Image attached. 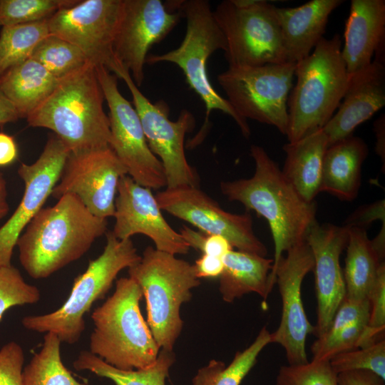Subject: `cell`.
Segmentation results:
<instances>
[{
	"mask_svg": "<svg viewBox=\"0 0 385 385\" xmlns=\"http://www.w3.org/2000/svg\"><path fill=\"white\" fill-rule=\"evenodd\" d=\"M280 258L273 274L282 299V316L278 328L270 334V343L285 351L289 365L307 363V337L314 327L309 322L302 299V284L306 274L314 269L312 250L306 241L297 244Z\"/></svg>",
	"mask_w": 385,
	"mask_h": 385,
	"instance_id": "cell-16",
	"label": "cell"
},
{
	"mask_svg": "<svg viewBox=\"0 0 385 385\" xmlns=\"http://www.w3.org/2000/svg\"><path fill=\"white\" fill-rule=\"evenodd\" d=\"M77 0H0V26L46 20Z\"/></svg>",
	"mask_w": 385,
	"mask_h": 385,
	"instance_id": "cell-34",
	"label": "cell"
},
{
	"mask_svg": "<svg viewBox=\"0 0 385 385\" xmlns=\"http://www.w3.org/2000/svg\"><path fill=\"white\" fill-rule=\"evenodd\" d=\"M384 200L372 204L363 205L351 214L346 220L345 226L357 227L366 230L375 220H379L385 224Z\"/></svg>",
	"mask_w": 385,
	"mask_h": 385,
	"instance_id": "cell-42",
	"label": "cell"
},
{
	"mask_svg": "<svg viewBox=\"0 0 385 385\" xmlns=\"http://www.w3.org/2000/svg\"><path fill=\"white\" fill-rule=\"evenodd\" d=\"M276 385H338L337 374L329 361L312 360L302 364L282 366Z\"/></svg>",
	"mask_w": 385,
	"mask_h": 385,
	"instance_id": "cell-37",
	"label": "cell"
},
{
	"mask_svg": "<svg viewBox=\"0 0 385 385\" xmlns=\"http://www.w3.org/2000/svg\"><path fill=\"white\" fill-rule=\"evenodd\" d=\"M348 227L317 222L310 229L306 242L314 260L317 321L314 333L321 337L329 329L333 317L346 295L343 270L339 257L346 248Z\"/></svg>",
	"mask_w": 385,
	"mask_h": 385,
	"instance_id": "cell-20",
	"label": "cell"
},
{
	"mask_svg": "<svg viewBox=\"0 0 385 385\" xmlns=\"http://www.w3.org/2000/svg\"><path fill=\"white\" fill-rule=\"evenodd\" d=\"M295 67L296 63L291 62L229 66L217 76V81L241 118L273 125L286 135L287 100Z\"/></svg>",
	"mask_w": 385,
	"mask_h": 385,
	"instance_id": "cell-10",
	"label": "cell"
},
{
	"mask_svg": "<svg viewBox=\"0 0 385 385\" xmlns=\"http://www.w3.org/2000/svg\"><path fill=\"white\" fill-rule=\"evenodd\" d=\"M18 156V148L13 136L0 133V167L14 163Z\"/></svg>",
	"mask_w": 385,
	"mask_h": 385,
	"instance_id": "cell-45",
	"label": "cell"
},
{
	"mask_svg": "<svg viewBox=\"0 0 385 385\" xmlns=\"http://www.w3.org/2000/svg\"><path fill=\"white\" fill-rule=\"evenodd\" d=\"M127 170L110 147L70 152L51 195L77 196L95 216L113 217L120 179Z\"/></svg>",
	"mask_w": 385,
	"mask_h": 385,
	"instance_id": "cell-15",
	"label": "cell"
},
{
	"mask_svg": "<svg viewBox=\"0 0 385 385\" xmlns=\"http://www.w3.org/2000/svg\"><path fill=\"white\" fill-rule=\"evenodd\" d=\"M250 155L255 165L253 175L222 181L220 190L229 200L255 211L269 224L274 245L268 279L271 292L275 284L273 274L283 253L306 241L310 229L317 222V205L315 201L309 202L302 198L262 147L252 145Z\"/></svg>",
	"mask_w": 385,
	"mask_h": 385,
	"instance_id": "cell-1",
	"label": "cell"
},
{
	"mask_svg": "<svg viewBox=\"0 0 385 385\" xmlns=\"http://www.w3.org/2000/svg\"><path fill=\"white\" fill-rule=\"evenodd\" d=\"M24 354L21 346L10 342L0 349V385H24Z\"/></svg>",
	"mask_w": 385,
	"mask_h": 385,
	"instance_id": "cell-40",
	"label": "cell"
},
{
	"mask_svg": "<svg viewBox=\"0 0 385 385\" xmlns=\"http://www.w3.org/2000/svg\"><path fill=\"white\" fill-rule=\"evenodd\" d=\"M110 71L123 80L131 93L148 144L163 167L166 188L198 186L197 173L189 165L184 149L185 134L195 125L192 114L183 111L177 120H171L168 105L163 101L151 103L117 60Z\"/></svg>",
	"mask_w": 385,
	"mask_h": 385,
	"instance_id": "cell-11",
	"label": "cell"
},
{
	"mask_svg": "<svg viewBox=\"0 0 385 385\" xmlns=\"http://www.w3.org/2000/svg\"><path fill=\"white\" fill-rule=\"evenodd\" d=\"M385 106V63L373 60L350 75L349 83L335 114L322 128L328 146L353 135L358 125Z\"/></svg>",
	"mask_w": 385,
	"mask_h": 385,
	"instance_id": "cell-21",
	"label": "cell"
},
{
	"mask_svg": "<svg viewBox=\"0 0 385 385\" xmlns=\"http://www.w3.org/2000/svg\"><path fill=\"white\" fill-rule=\"evenodd\" d=\"M368 322H359L332 334H324L311 346L312 359L329 361L335 355L360 347Z\"/></svg>",
	"mask_w": 385,
	"mask_h": 385,
	"instance_id": "cell-38",
	"label": "cell"
},
{
	"mask_svg": "<svg viewBox=\"0 0 385 385\" xmlns=\"http://www.w3.org/2000/svg\"><path fill=\"white\" fill-rule=\"evenodd\" d=\"M107 226V219L93 215L77 196L63 195L41 208L19 236V262L33 279L47 278L81 258Z\"/></svg>",
	"mask_w": 385,
	"mask_h": 385,
	"instance_id": "cell-2",
	"label": "cell"
},
{
	"mask_svg": "<svg viewBox=\"0 0 385 385\" xmlns=\"http://www.w3.org/2000/svg\"><path fill=\"white\" fill-rule=\"evenodd\" d=\"M128 274L145 299L146 322L158 346L173 351L183 327L180 307L190 300L191 289L200 284L195 266L148 246L139 262L128 268Z\"/></svg>",
	"mask_w": 385,
	"mask_h": 385,
	"instance_id": "cell-7",
	"label": "cell"
},
{
	"mask_svg": "<svg viewBox=\"0 0 385 385\" xmlns=\"http://www.w3.org/2000/svg\"><path fill=\"white\" fill-rule=\"evenodd\" d=\"M7 195L6 180L4 173L0 172V220L4 217L9 211Z\"/></svg>",
	"mask_w": 385,
	"mask_h": 385,
	"instance_id": "cell-48",
	"label": "cell"
},
{
	"mask_svg": "<svg viewBox=\"0 0 385 385\" xmlns=\"http://www.w3.org/2000/svg\"><path fill=\"white\" fill-rule=\"evenodd\" d=\"M19 118L15 106L0 90V126L16 122Z\"/></svg>",
	"mask_w": 385,
	"mask_h": 385,
	"instance_id": "cell-46",
	"label": "cell"
},
{
	"mask_svg": "<svg viewBox=\"0 0 385 385\" xmlns=\"http://www.w3.org/2000/svg\"><path fill=\"white\" fill-rule=\"evenodd\" d=\"M106 244L103 252L91 260L86 270L77 277L71 294L57 310L23 318L27 329L55 334L61 342H77L85 330L84 315L93 304L103 299L118 273L139 262L141 256L131 239L118 240L112 231L106 233Z\"/></svg>",
	"mask_w": 385,
	"mask_h": 385,
	"instance_id": "cell-8",
	"label": "cell"
},
{
	"mask_svg": "<svg viewBox=\"0 0 385 385\" xmlns=\"http://www.w3.org/2000/svg\"><path fill=\"white\" fill-rule=\"evenodd\" d=\"M179 232L190 247H193L205 255L223 258L233 250L230 242L221 235H207L200 231H195L185 225Z\"/></svg>",
	"mask_w": 385,
	"mask_h": 385,
	"instance_id": "cell-41",
	"label": "cell"
},
{
	"mask_svg": "<svg viewBox=\"0 0 385 385\" xmlns=\"http://www.w3.org/2000/svg\"><path fill=\"white\" fill-rule=\"evenodd\" d=\"M161 209L207 235L225 237L239 251L265 257L267 250L255 235L249 212L233 214L198 186L166 188L155 195Z\"/></svg>",
	"mask_w": 385,
	"mask_h": 385,
	"instance_id": "cell-13",
	"label": "cell"
},
{
	"mask_svg": "<svg viewBox=\"0 0 385 385\" xmlns=\"http://www.w3.org/2000/svg\"><path fill=\"white\" fill-rule=\"evenodd\" d=\"M49 34L48 19L3 26L0 32V77L30 58L38 43Z\"/></svg>",
	"mask_w": 385,
	"mask_h": 385,
	"instance_id": "cell-32",
	"label": "cell"
},
{
	"mask_svg": "<svg viewBox=\"0 0 385 385\" xmlns=\"http://www.w3.org/2000/svg\"><path fill=\"white\" fill-rule=\"evenodd\" d=\"M104 100L96 66L88 62L59 80L26 119L29 126L52 130L70 152L110 147Z\"/></svg>",
	"mask_w": 385,
	"mask_h": 385,
	"instance_id": "cell-3",
	"label": "cell"
},
{
	"mask_svg": "<svg viewBox=\"0 0 385 385\" xmlns=\"http://www.w3.org/2000/svg\"><path fill=\"white\" fill-rule=\"evenodd\" d=\"M175 361L173 351L161 349L151 365L141 369L124 371L106 363L90 351H81L73 363L77 371L86 370L111 380L115 385H165L169 371Z\"/></svg>",
	"mask_w": 385,
	"mask_h": 385,
	"instance_id": "cell-29",
	"label": "cell"
},
{
	"mask_svg": "<svg viewBox=\"0 0 385 385\" xmlns=\"http://www.w3.org/2000/svg\"><path fill=\"white\" fill-rule=\"evenodd\" d=\"M183 18L160 0H123V9L113 42L115 59L139 87L150 47L163 40Z\"/></svg>",
	"mask_w": 385,
	"mask_h": 385,
	"instance_id": "cell-17",
	"label": "cell"
},
{
	"mask_svg": "<svg viewBox=\"0 0 385 385\" xmlns=\"http://www.w3.org/2000/svg\"><path fill=\"white\" fill-rule=\"evenodd\" d=\"M384 381L369 370H353L337 374L338 385H384Z\"/></svg>",
	"mask_w": 385,
	"mask_h": 385,
	"instance_id": "cell-43",
	"label": "cell"
},
{
	"mask_svg": "<svg viewBox=\"0 0 385 385\" xmlns=\"http://www.w3.org/2000/svg\"><path fill=\"white\" fill-rule=\"evenodd\" d=\"M122 9L123 0H77L48 19L49 32L76 46L96 67L110 71Z\"/></svg>",
	"mask_w": 385,
	"mask_h": 385,
	"instance_id": "cell-14",
	"label": "cell"
},
{
	"mask_svg": "<svg viewBox=\"0 0 385 385\" xmlns=\"http://www.w3.org/2000/svg\"><path fill=\"white\" fill-rule=\"evenodd\" d=\"M179 9L186 19V31L180 45L162 54L148 55L146 63L153 65L169 62L177 65L183 72L186 82L202 101L206 114L202 127L191 142V147L204 138L208 119L213 110L230 115L238 125L242 134L248 138L251 135L247 120L241 118L228 101L214 88L209 79L207 62L217 50L225 51L226 40L219 27L207 0L181 1Z\"/></svg>",
	"mask_w": 385,
	"mask_h": 385,
	"instance_id": "cell-6",
	"label": "cell"
},
{
	"mask_svg": "<svg viewBox=\"0 0 385 385\" xmlns=\"http://www.w3.org/2000/svg\"><path fill=\"white\" fill-rule=\"evenodd\" d=\"M194 266L199 279L220 277L224 269L223 258L202 254Z\"/></svg>",
	"mask_w": 385,
	"mask_h": 385,
	"instance_id": "cell-44",
	"label": "cell"
},
{
	"mask_svg": "<svg viewBox=\"0 0 385 385\" xmlns=\"http://www.w3.org/2000/svg\"><path fill=\"white\" fill-rule=\"evenodd\" d=\"M58 81L40 63L30 58L0 77V90L15 106L20 118H26Z\"/></svg>",
	"mask_w": 385,
	"mask_h": 385,
	"instance_id": "cell-28",
	"label": "cell"
},
{
	"mask_svg": "<svg viewBox=\"0 0 385 385\" xmlns=\"http://www.w3.org/2000/svg\"><path fill=\"white\" fill-rule=\"evenodd\" d=\"M368 153L364 140L354 135L328 146L323 159L320 192H328L341 200H354Z\"/></svg>",
	"mask_w": 385,
	"mask_h": 385,
	"instance_id": "cell-24",
	"label": "cell"
},
{
	"mask_svg": "<svg viewBox=\"0 0 385 385\" xmlns=\"http://www.w3.org/2000/svg\"><path fill=\"white\" fill-rule=\"evenodd\" d=\"M61 342L55 334H46L41 350L23 370L24 385H88L77 381L64 366Z\"/></svg>",
	"mask_w": 385,
	"mask_h": 385,
	"instance_id": "cell-31",
	"label": "cell"
},
{
	"mask_svg": "<svg viewBox=\"0 0 385 385\" xmlns=\"http://www.w3.org/2000/svg\"><path fill=\"white\" fill-rule=\"evenodd\" d=\"M277 7L264 0H225L213 11L226 40L229 66L287 61Z\"/></svg>",
	"mask_w": 385,
	"mask_h": 385,
	"instance_id": "cell-9",
	"label": "cell"
},
{
	"mask_svg": "<svg viewBox=\"0 0 385 385\" xmlns=\"http://www.w3.org/2000/svg\"><path fill=\"white\" fill-rule=\"evenodd\" d=\"M40 297L38 289L26 282L17 268L12 265L0 266V322L9 309L35 304Z\"/></svg>",
	"mask_w": 385,
	"mask_h": 385,
	"instance_id": "cell-36",
	"label": "cell"
},
{
	"mask_svg": "<svg viewBox=\"0 0 385 385\" xmlns=\"http://www.w3.org/2000/svg\"><path fill=\"white\" fill-rule=\"evenodd\" d=\"M31 58L40 63L58 80L89 62L76 46L51 34L38 43Z\"/></svg>",
	"mask_w": 385,
	"mask_h": 385,
	"instance_id": "cell-33",
	"label": "cell"
},
{
	"mask_svg": "<svg viewBox=\"0 0 385 385\" xmlns=\"http://www.w3.org/2000/svg\"><path fill=\"white\" fill-rule=\"evenodd\" d=\"M334 371L339 373L353 370H369L385 380L384 339L335 355L329 360Z\"/></svg>",
	"mask_w": 385,
	"mask_h": 385,
	"instance_id": "cell-35",
	"label": "cell"
},
{
	"mask_svg": "<svg viewBox=\"0 0 385 385\" xmlns=\"http://www.w3.org/2000/svg\"><path fill=\"white\" fill-rule=\"evenodd\" d=\"M376 136L375 151L381 158L384 168L385 163V115L382 113L374 123Z\"/></svg>",
	"mask_w": 385,
	"mask_h": 385,
	"instance_id": "cell-47",
	"label": "cell"
},
{
	"mask_svg": "<svg viewBox=\"0 0 385 385\" xmlns=\"http://www.w3.org/2000/svg\"><path fill=\"white\" fill-rule=\"evenodd\" d=\"M342 47L339 34L324 37L296 63L297 82L287 100L289 143L322 128L338 108L350 79Z\"/></svg>",
	"mask_w": 385,
	"mask_h": 385,
	"instance_id": "cell-5",
	"label": "cell"
},
{
	"mask_svg": "<svg viewBox=\"0 0 385 385\" xmlns=\"http://www.w3.org/2000/svg\"><path fill=\"white\" fill-rule=\"evenodd\" d=\"M270 332L264 326L255 341L242 351L235 354L231 363L212 359L199 369L192 380V385H240L257 362L262 350L270 344Z\"/></svg>",
	"mask_w": 385,
	"mask_h": 385,
	"instance_id": "cell-30",
	"label": "cell"
},
{
	"mask_svg": "<svg viewBox=\"0 0 385 385\" xmlns=\"http://www.w3.org/2000/svg\"><path fill=\"white\" fill-rule=\"evenodd\" d=\"M143 292L130 277L115 282L113 294L91 315L90 352L124 371L141 369L156 360L160 348L143 317Z\"/></svg>",
	"mask_w": 385,
	"mask_h": 385,
	"instance_id": "cell-4",
	"label": "cell"
},
{
	"mask_svg": "<svg viewBox=\"0 0 385 385\" xmlns=\"http://www.w3.org/2000/svg\"><path fill=\"white\" fill-rule=\"evenodd\" d=\"M328 140L322 128L283 146L286 158L282 173L307 202L320 192L324 155Z\"/></svg>",
	"mask_w": 385,
	"mask_h": 385,
	"instance_id": "cell-26",
	"label": "cell"
},
{
	"mask_svg": "<svg viewBox=\"0 0 385 385\" xmlns=\"http://www.w3.org/2000/svg\"><path fill=\"white\" fill-rule=\"evenodd\" d=\"M219 291L222 299L232 302L244 294L255 292L264 301L270 291L268 279L273 260L242 251H230L224 257Z\"/></svg>",
	"mask_w": 385,
	"mask_h": 385,
	"instance_id": "cell-27",
	"label": "cell"
},
{
	"mask_svg": "<svg viewBox=\"0 0 385 385\" xmlns=\"http://www.w3.org/2000/svg\"><path fill=\"white\" fill-rule=\"evenodd\" d=\"M370 312L366 331L360 347L372 344L378 341L379 335L385 328V263L379 270L377 278L369 295Z\"/></svg>",
	"mask_w": 385,
	"mask_h": 385,
	"instance_id": "cell-39",
	"label": "cell"
},
{
	"mask_svg": "<svg viewBox=\"0 0 385 385\" xmlns=\"http://www.w3.org/2000/svg\"><path fill=\"white\" fill-rule=\"evenodd\" d=\"M69 153L62 140L52 135L34 163H21L19 167L17 172L24 183V192L12 215L0 227V266L11 265L13 250L19 236L51 195Z\"/></svg>",
	"mask_w": 385,
	"mask_h": 385,
	"instance_id": "cell-18",
	"label": "cell"
},
{
	"mask_svg": "<svg viewBox=\"0 0 385 385\" xmlns=\"http://www.w3.org/2000/svg\"><path fill=\"white\" fill-rule=\"evenodd\" d=\"M348 232L343 271L345 296L353 300H364L368 299L384 264L385 242L377 237L369 240L364 228L350 227Z\"/></svg>",
	"mask_w": 385,
	"mask_h": 385,
	"instance_id": "cell-25",
	"label": "cell"
},
{
	"mask_svg": "<svg viewBox=\"0 0 385 385\" xmlns=\"http://www.w3.org/2000/svg\"><path fill=\"white\" fill-rule=\"evenodd\" d=\"M112 231L118 240L136 234L146 235L155 249L173 255H185L190 247L180 232L167 222L151 189L135 183L128 175L118 183Z\"/></svg>",
	"mask_w": 385,
	"mask_h": 385,
	"instance_id": "cell-19",
	"label": "cell"
},
{
	"mask_svg": "<svg viewBox=\"0 0 385 385\" xmlns=\"http://www.w3.org/2000/svg\"><path fill=\"white\" fill-rule=\"evenodd\" d=\"M342 0H312L294 8L276 9L287 61L297 63L321 41L328 19Z\"/></svg>",
	"mask_w": 385,
	"mask_h": 385,
	"instance_id": "cell-23",
	"label": "cell"
},
{
	"mask_svg": "<svg viewBox=\"0 0 385 385\" xmlns=\"http://www.w3.org/2000/svg\"><path fill=\"white\" fill-rule=\"evenodd\" d=\"M109 109L110 148L138 184L150 189L167 187L161 162L151 151L138 114L120 93L115 75L106 67H96Z\"/></svg>",
	"mask_w": 385,
	"mask_h": 385,
	"instance_id": "cell-12",
	"label": "cell"
},
{
	"mask_svg": "<svg viewBox=\"0 0 385 385\" xmlns=\"http://www.w3.org/2000/svg\"><path fill=\"white\" fill-rule=\"evenodd\" d=\"M385 44V1L351 0L342 56L352 75L367 67L378 48Z\"/></svg>",
	"mask_w": 385,
	"mask_h": 385,
	"instance_id": "cell-22",
	"label": "cell"
}]
</instances>
